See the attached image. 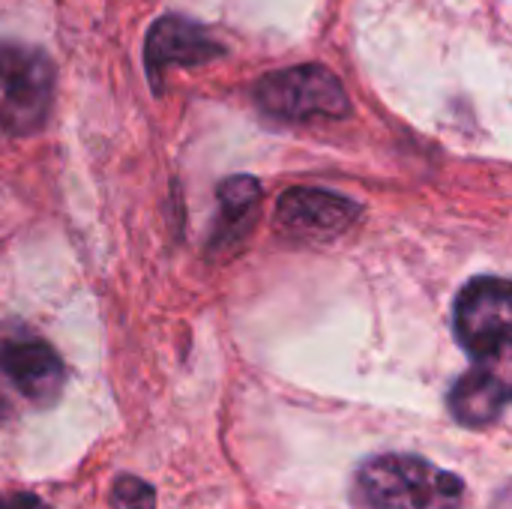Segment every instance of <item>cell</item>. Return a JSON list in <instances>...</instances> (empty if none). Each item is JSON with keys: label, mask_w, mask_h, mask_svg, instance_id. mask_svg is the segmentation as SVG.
I'll use <instances>...</instances> for the list:
<instances>
[{"label": "cell", "mask_w": 512, "mask_h": 509, "mask_svg": "<svg viewBox=\"0 0 512 509\" xmlns=\"http://www.w3.org/2000/svg\"><path fill=\"white\" fill-rule=\"evenodd\" d=\"M357 498L369 509H462L465 480L420 456L381 453L360 465Z\"/></svg>", "instance_id": "1"}, {"label": "cell", "mask_w": 512, "mask_h": 509, "mask_svg": "<svg viewBox=\"0 0 512 509\" xmlns=\"http://www.w3.org/2000/svg\"><path fill=\"white\" fill-rule=\"evenodd\" d=\"M54 81V63L42 48L0 39V129L12 138L39 132L54 108Z\"/></svg>", "instance_id": "2"}, {"label": "cell", "mask_w": 512, "mask_h": 509, "mask_svg": "<svg viewBox=\"0 0 512 509\" xmlns=\"http://www.w3.org/2000/svg\"><path fill=\"white\" fill-rule=\"evenodd\" d=\"M255 105L279 123H303L312 117L342 120L351 114V99L342 81L318 63H303L267 72L252 87Z\"/></svg>", "instance_id": "3"}, {"label": "cell", "mask_w": 512, "mask_h": 509, "mask_svg": "<svg viewBox=\"0 0 512 509\" xmlns=\"http://www.w3.org/2000/svg\"><path fill=\"white\" fill-rule=\"evenodd\" d=\"M453 333L477 363L504 357L512 333V291L504 276H474L453 306Z\"/></svg>", "instance_id": "4"}, {"label": "cell", "mask_w": 512, "mask_h": 509, "mask_svg": "<svg viewBox=\"0 0 512 509\" xmlns=\"http://www.w3.org/2000/svg\"><path fill=\"white\" fill-rule=\"evenodd\" d=\"M363 207L345 195L297 186L276 201V228L294 243H330L357 225Z\"/></svg>", "instance_id": "5"}, {"label": "cell", "mask_w": 512, "mask_h": 509, "mask_svg": "<svg viewBox=\"0 0 512 509\" xmlns=\"http://www.w3.org/2000/svg\"><path fill=\"white\" fill-rule=\"evenodd\" d=\"M222 54H225V45L204 24L177 12L156 18L144 39V69H147L153 93H162V81L168 69L201 66V63L219 60Z\"/></svg>", "instance_id": "6"}, {"label": "cell", "mask_w": 512, "mask_h": 509, "mask_svg": "<svg viewBox=\"0 0 512 509\" xmlns=\"http://www.w3.org/2000/svg\"><path fill=\"white\" fill-rule=\"evenodd\" d=\"M0 375L36 408H51L66 381L60 354L39 336H12L0 342Z\"/></svg>", "instance_id": "7"}, {"label": "cell", "mask_w": 512, "mask_h": 509, "mask_svg": "<svg viewBox=\"0 0 512 509\" xmlns=\"http://www.w3.org/2000/svg\"><path fill=\"white\" fill-rule=\"evenodd\" d=\"M510 405V387L507 381L489 369L474 366L465 375L456 378V384L447 393V408L453 420L465 429H489L501 420V414Z\"/></svg>", "instance_id": "8"}, {"label": "cell", "mask_w": 512, "mask_h": 509, "mask_svg": "<svg viewBox=\"0 0 512 509\" xmlns=\"http://www.w3.org/2000/svg\"><path fill=\"white\" fill-rule=\"evenodd\" d=\"M216 198H219V213H216L210 246L228 255L240 249L255 228L258 207H261V183L249 174H234L216 186Z\"/></svg>", "instance_id": "9"}, {"label": "cell", "mask_w": 512, "mask_h": 509, "mask_svg": "<svg viewBox=\"0 0 512 509\" xmlns=\"http://www.w3.org/2000/svg\"><path fill=\"white\" fill-rule=\"evenodd\" d=\"M111 504L114 509H156V492L138 477H117L111 489Z\"/></svg>", "instance_id": "10"}, {"label": "cell", "mask_w": 512, "mask_h": 509, "mask_svg": "<svg viewBox=\"0 0 512 509\" xmlns=\"http://www.w3.org/2000/svg\"><path fill=\"white\" fill-rule=\"evenodd\" d=\"M0 509H54L33 492H0Z\"/></svg>", "instance_id": "11"}]
</instances>
